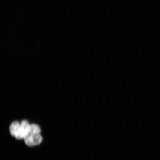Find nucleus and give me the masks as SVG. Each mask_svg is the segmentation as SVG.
Listing matches in <instances>:
<instances>
[{"mask_svg":"<svg viewBox=\"0 0 160 160\" xmlns=\"http://www.w3.org/2000/svg\"><path fill=\"white\" fill-rule=\"evenodd\" d=\"M20 127V123L17 121H14L11 124L9 127V131L12 136L15 137L18 132Z\"/></svg>","mask_w":160,"mask_h":160,"instance_id":"obj_3","label":"nucleus"},{"mask_svg":"<svg viewBox=\"0 0 160 160\" xmlns=\"http://www.w3.org/2000/svg\"><path fill=\"white\" fill-rule=\"evenodd\" d=\"M30 125L26 120L22 121L20 123L18 132L15 137L19 140L24 139L27 133Z\"/></svg>","mask_w":160,"mask_h":160,"instance_id":"obj_2","label":"nucleus"},{"mask_svg":"<svg viewBox=\"0 0 160 160\" xmlns=\"http://www.w3.org/2000/svg\"><path fill=\"white\" fill-rule=\"evenodd\" d=\"M40 133L33 131L29 130L23 139L27 145L32 147L39 144L42 141V138Z\"/></svg>","mask_w":160,"mask_h":160,"instance_id":"obj_1","label":"nucleus"}]
</instances>
